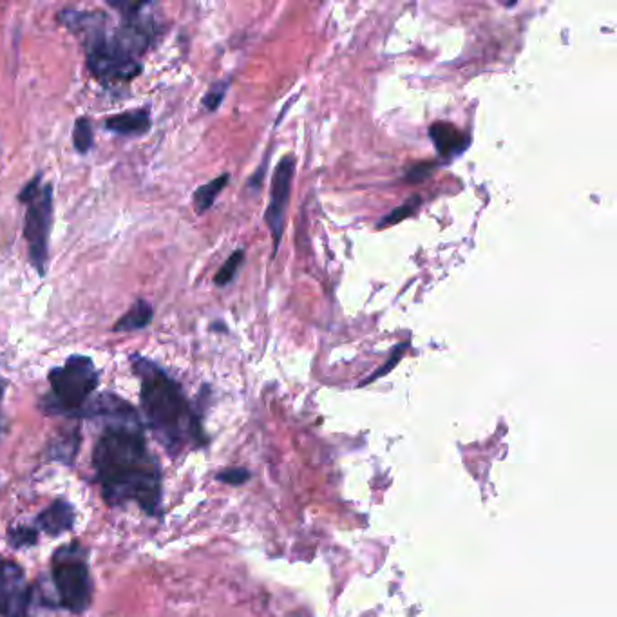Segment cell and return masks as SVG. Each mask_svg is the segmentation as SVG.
<instances>
[{"label":"cell","mask_w":617,"mask_h":617,"mask_svg":"<svg viewBox=\"0 0 617 617\" xmlns=\"http://www.w3.org/2000/svg\"><path fill=\"white\" fill-rule=\"evenodd\" d=\"M31 601V590L24 583V572L15 561L0 558V616H11Z\"/></svg>","instance_id":"ba28073f"},{"label":"cell","mask_w":617,"mask_h":617,"mask_svg":"<svg viewBox=\"0 0 617 617\" xmlns=\"http://www.w3.org/2000/svg\"><path fill=\"white\" fill-rule=\"evenodd\" d=\"M58 20L84 40L87 66L96 78L104 82H127L142 73L140 57L125 44L118 31L113 35L107 33V17L102 13L64 10L58 13Z\"/></svg>","instance_id":"3957f363"},{"label":"cell","mask_w":617,"mask_h":617,"mask_svg":"<svg viewBox=\"0 0 617 617\" xmlns=\"http://www.w3.org/2000/svg\"><path fill=\"white\" fill-rule=\"evenodd\" d=\"M51 395L44 400V409L51 415L76 417L98 388L95 362L84 355L69 357L62 366L49 371Z\"/></svg>","instance_id":"277c9868"},{"label":"cell","mask_w":617,"mask_h":617,"mask_svg":"<svg viewBox=\"0 0 617 617\" xmlns=\"http://www.w3.org/2000/svg\"><path fill=\"white\" fill-rule=\"evenodd\" d=\"M133 371L140 379L143 413L154 437L169 455H180L187 447L203 446L200 418L194 413L180 384L151 359L131 357Z\"/></svg>","instance_id":"7a4b0ae2"},{"label":"cell","mask_w":617,"mask_h":617,"mask_svg":"<svg viewBox=\"0 0 617 617\" xmlns=\"http://www.w3.org/2000/svg\"><path fill=\"white\" fill-rule=\"evenodd\" d=\"M51 576L60 605L71 614H84L93 599V581L86 551L78 543L58 549L51 563Z\"/></svg>","instance_id":"8992f818"},{"label":"cell","mask_w":617,"mask_h":617,"mask_svg":"<svg viewBox=\"0 0 617 617\" xmlns=\"http://www.w3.org/2000/svg\"><path fill=\"white\" fill-rule=\"evenodd\" d=\"M42 176L37 174L20 190L19 201L26 209L24 238L28 241L29 261L40 276L48 270L49 232L53 223V189L51 185H40Z\"/></svg>","instance_id":"5b68a950"},{"label":"cell","mask_w":617,"mask_h":617,"mask_svg":"<svg viewBox=\"0 0 617 617\" xmlns=\"http://www.w3.org/2000/svg\"><path fill=\"white\" fill-rule=\"evenodd\" d=\"M230 181V174H221L216 180L209 181L207 185H201L200 189L194 192V209L198 214H203L214 205V201L218 198L223 189L227 187Z\"/></svg>","instance_id":"4fadbf2b"},{"label":"cell","mask_w":617,"mask_h":617,"mask_svg":"<svg viewBox=\"0 0 617 617\" xmlns=\"http://www.w3.org/2000/svg\"><path fill=\"white\" fill-rule=\"evenodd\" d=\"M437 169V163H417V165H413L411 169H409L408 174H406V180L411 181H424L426 178L431 176V172Z\"/></svg>","instance_id":"44dd1931"},{"label":"cell","mask_w":617,"mask_h":617,"mask_svg":"<svg viewBox=\"0 0 617 617\" xmlns=\"http://www.w3.org/2000/svg\"><path fill=\"white\" fill-rule=\"evenodd\" d=\"M294 171V156H286L281 162L277 163L274 178H272L270 203L266 207L265 221L268 228H270V232H272L276 250L279 247V243H281V238H283V230H285L286 209H288L290 192H292Z\"/></svg>","instance_id":"52a82bcc"},{"label":"cell","mask_w":617,"mask_h":617,"mask_svg":"<svg viewBox=\"0 0 617 617\" xmlns=\"http://www.w3.org/2000/svg\"><path fill=\"white\" fill-rule=\"evenodd\" d=\"M228 80H223V82H216L214 86L210 87L209 93L203 96V105H205V109L207 111H216L221 102H223V98L227 95L228 91Z\"/></svg>","instance_id":"d6986e66"},{"label":"cell","mask_w":617,"mask_h":617,"mask_svg":"<svg viewBox=\"0 0 617 617\" xmlns=\"http://www.w3.org/2000/svg\"><path fill=\"white\" fill-rule=\"evenodd\" d=\"M8 542L13 549H24V547H33L38 542L37 527L31 525H17L11 527L8 531Z\"/></svg>","instance_id":"9a60e30c"},{"label":"cell","mask_w":617,"mask_h":617,"mask_svg":"<svg viewBox=\"0 0 617 617\" xmlns=\"http://www.w3.org/2000/svg\"><path fill=\"white\" fill-rule=\"evenodd\" d=\"M95 143V133H93V125L89 122L86 116H80L75 122L73 129V145L78 154H87L93 149Z\"/></svg>","instance_id":"5bb4252c"},{"label":"cell","mask_w":617,"mask_h":617,"mask_svg":"<svg viewBox=\"0 0 617 617\" xmlns=\"http://www.w3.org/2000/svg\"><path fill=\"white\" fill-rule=\"evenodd\" d=\"M105 129L120 136H142L151 129L149 109H134L127 113L114 114L105 120Z\"/></svg>","instance_id":"8fae6325"},{"label":"cell","mask_w":617,"mask_h":617,"mask_svg":"<svg viewBox=\"0 0 617 617\" xmlns=\"http://www.w3.org/2000/svg\"><path fill=\"white\" fill-rule=\"evenodd\" d=\"M429 138L433 140L438 154L444 160H451L458 154H462L471 142V138L467 134L456 129L455 125L446 124V122H437V124L431 125L429 127Z\"/></svg>","instance_id":"30bf717a"},{"label":"cell","mask_w":617,"mask_h":617,"mask_svg":"<svg viewBox=\"0 0 617 617\" xmlns=\"http://www.w3.org/2000/svg\"><path fill=\"white\" fill-rule=\"evenodd\" d=\"M152 317H154V310H152L151 303L140 299L116 321L113 330L116 333L138 332L151 324Z\"/></svg>","instance_id":"7c38bea8"},{"label":"cell","mask_w":617,"mask_h":617,"mask_svg":"<svg viewBox=\"0 0 617 617\" xmlns=\"http://www.w3.org/2000/svg\"><path fill=\"white\" fill-rule=\"evenodd\" d=\"M243 259H245V250H236L225 261V265L219 268L218 274L214 277V283L218 286H227L228 283H232L238 274L239 266L243 265Z\"/></svg>","instance_id":"2e32d148"},{"label":"cell","mask_w":617,"mask_h":617,"mask_svg":"<svg viewBox=\"0 0 617 617\" xmlns=\"http://www.w3.org/2000/svg\"><path fill=\"white\" fill-rule=\"evenodd\" d=\"M418 205H420V196H413V198H409L406 203H402L400 207L397 209L391 210L390 214H386L384 218L380 219L379 225L377 227H391V225H397L400 221H404V219L409 218L415 210L418 209Z\"/></svg>","instance_id":"e0dca14e"},{"label":"cell","mask_w":617,"mask_h":617,"mask_svg":"<svg viewBox=\"0 0 617 617\" xmlns=\"http://www.w3.org/2000/svg\"><path fill=\"white\" fill-rule=\"evenodd\" d=\"M76 511L64 498H57L37 516V531H44L48 536H60L73 529Z\"/></svg>","instance_id":"9c48e42d"},{"label":"cell","mask_w":617,"mask_h":617,"mask_svg":"<svg viewBox=\"0 0 617 617\" xmlns=\"http://www.w3.org/2000/svg\"><path fill=\"white\" fill-rule=\"evenodd\" d=\"M250 478V473L243 467H232V469H225L218 475L219 482H225L228 485H241L247 482Z\"/></svg>","instance_id":"ffe728a7"},{"label":"cell","mask_w":617,"mask_h":617,"mask_svg":"<svg viewBox=\"0 0 617 617\" xmlns=\"http://www.w3.org/2000/svg\"><path fill=\"white\" fill-rule=\"evenodd\" d=\"M93 469L105 504H134L147 516H160L162 467L138 417L109 420L93 449Z\"/></svg>","instance_id":"6da1fadb"},{"label":"cell","mask_w":617,"mask_h":617,"mask_svg":"<svg viewBox=\"0 0 617 617\" xmlns=\"http://www.w3.org/2000/svg\"><path fill=\"white\" fill-rule=\"evenodd\" d=\"M408 346L409 342H400V344H397V346L393 348V352H391L390 359L384 362V364L380 366L379 370L375 371L373 375H370L368 379L364 380L361 386H366V384H370V382H375V380L380 379V377L388 375V373H390V371L393 370V368H395L397 364H399L400 359H402V355H404V353H406V350H408Z\"/></svg>","instance_id":"ac0fdd59"},{"label":"cell","mask_w":617,"mask_h":617,"mask_svg":"<svg viewBox=\"0 0 617 617\" xmlns=\"http://www.w3.org/2000/svg\"><path fill=\"white\" fill-rule=\"evenodd\" d=\"M4 390H6V382L0 380V418H2V399H4Z\"/></svg>","instance_id":"7402d4cb"}]
</instances>
